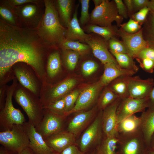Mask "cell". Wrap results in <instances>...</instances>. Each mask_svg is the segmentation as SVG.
<instances>
[{"label":"cell","mask_w":154,"mask_h":154,"mask_svg":"<svg viewBox=\"0 0 154 154\" xmlns=\"http://www.w3.org/2000/svg\"><path fill=\"white\" fill-rule=\"evenodd\" d=\"M121 99L118 98L102 111V125L105 137H117V110Z\"/></svg>","instance_id":"obj_17"},{"label":"cell","mask_w":154,"mask_h":154,"mask_svg":"<svg viewBox=\"0 0 154 154\" xmlns=\"http://www.w3.org/2000/svg\"><path fill=\"white\" fill-rule=\"evenodd\" d=\"M114 56L121 68L137 72L139 68L133 60V58L127 54L118 53L110 51Z\"/></svg>","instance_id":"obj_32"},{"label":"cell","mask_w":154,"mask_h":154,"mask_svg":"<svg viewBox=\"0 0 154 154\" xmlns=\"http://www.w3.org/2000/svg\"><path fill=\"white\" fill-rule=\"evenodd\" d=\"M79 94L78 91L76 90L63 97L65 104V117L66 114L74 107Z\"/></svg>","instance_id":"obj_39"},{"label":"cell","mask_w":154,"mask_h":154,"mask_svg":"<svg viewBox=\"0 0 154 154\" xmlns=\"http://www.w3.org/2000/svg\"><path fill=\"white\" fill-rule=\"evenodd\" d=\"M102 110L81 136L80 150L84 153L92 146L97 145L102 139Z\"/></svg>","instance_id":"obj_9"},{"label":"cell","mask_w":154,"mask_h":154,"mask_svg":"<svg viewBox=\"0 0 154 154\" xmlns=\"http://www.w3.org/2000/svg\"><path fill=\"white\" fill-rule=\"evenodd\" d=\"M75 136L72 133L64 130L53 134L44 140L50 147L58 153L74 144Z\"/></svg>","instance_id":"obj_20"},{"label":"cell","mask_w":154,"mask_h":154,"mask_svg":"<svg viewBox=\"0 0 154 154\" xmlns=\"http://www.w3.org/2000/svg\"><path fill=\"white\" fill-rule=\"evenodd\" d=\"M83 29L85 32L98 35L107 41L117 35V30L112 26L102 27L89 23L83 27Z\"/></svg>","instance_id":"obj_27"},{"label":"cell","mask_w":154,"mask_h":154,"mask_svg":"<svg viewBox=\"0 0 154 154\" xmlns=\"http://www.w3.org/2000/svg\"><path fill=\"white\" fill-rule=\"evenodd\" d=\"M50 48L44 43L36 29L14 26L0 19V85H7L15 76L12 66L19 62L27 64L42 83Z\"/></svg>","instance_id":"obj_1"},{"label":"cell","mask_w":154,"mask_h":154,"mask_svg":"<svg viewBox=\"0 0 154 154\" xmlns=\"http://www.w3.org/2000/svg\"><path fill=\"white\" fill-rule=\"evenodd\" d=\"M141 123L140 117L135 114L126 117L117 125V137L129 136L141 133Z\"/></svg>","instance_id":"obj_21"},{"label":"cell","mask_w":154,"mask_h":154,"mask_svg":"<svg viewBox=\"0 0 154 154\" xmlns=\"http://www.w3.org/2000/svg\"><path fill=\"white\" fill-rule=\"evenodd\" d=\"M123 2L127 8L128 13H132L134 10L133 0H124Z\"/></svg>","instance_id":"obj_51"},{"label":"cell","mask_w":154,"mask_h":154,"mask_svg":"<svg viewBox=\"0 0 154 154\" xmlns=\"http://www.w3.org/2000/svg\"><path fill=\"white\" fill-rule=\"evenodd\" d=\"M7 86L0 87V110L3 108L5 104Z\"/></svg>","instance_id":"obj_49"},{"label":"cell","mask_w":154,"mask_h":154,"mask_svg":"<svg viewBox=\"0 0 154 154\" xmlns=\"http://www.w3.org/2000/svg\"><path fill=\"white\" fill-rule=\"evenodd\" d=\"M118 137L119 142L117 151L119 154H147L149 149L141 133Z\"/></svg>","instance_id":"obj_11"},{"label":"cell","mask_w":154,"mask_h":154,"mask_svg":"<svg viewBox=\"0 0 154 154\" xmlns=\"http://www.w3.org/2000/svg\"><path fill=\"white\" fill-rule=\"evenodd\" d=\"M116 5L119 14L123 18L127 17L128 12L125 4L121 0H114Z\"/></svg>","instance_id":"obj_45"},{"label":"cell","mask_w":154,"mask_h":154,"mask_svg":"<svg viewBox=\"0 0 154 154\" xmlns=\"http://www.w3.org/2000/svg\"><path fill=\"white\" fill-rule=\"evenodd\" d=\"M18 83L15 77L12 84L7 85L5 104L0 110L1 131L11 129L14 125H23L26 122L23 114L20 110L15 108L13 104V93Z\"/></svg>","instance_id":"obj_4"},{"label":"cell","mask_w":154,"mask_h":154,"mask_svg":"<svg viewBox=\"0 0 154 154\" xmlns=\"http://www.w3.org/2000/svg\"><path fill=\"white\" fill-rule=\"evenodd\" d=\"M104 72L99 81L103 87L108 86L111 82L119 77L132 76L136 72L121 68L113 63H108L104 65Z\"/></svg>","instance_id":"obj_22"},{"label":"cell","mask_w":154,"mask_h":154,"mask_svg":"<svg viewBox=\"0 0 154 154\" xmlns=\"http://www.w3.org/2000/svg\"><path fill=\"white\" fill-rule=\"evenodd\" d=\"M11 69L22 86L40 97L43 84L31 66L26 63L19 62L14 64Z\"/></svg>","instance_id":"obj_7"},{"label":"cell","mask_w":154,"mask_h":154,"mask_svg":"<svg viewBox=\"0 0 154 154\" xmlns=\"http://www.w3.org/2000/svg\"><path fill=\"white\" fill-rule=\"evenodd\" d=\"M140 117L141 133L149 149L150 142L154 133V110L148 108L142 112Z\"/></svg>","instance_id":"obj_25"},{"label":"cell","mask_w":154,"mask_h":154,"mask_svg":"<svg viewBox=\"0 0 154 154\" xmlns=\"http://www.w3.org/2000/svg\"><path fill=\"white\" fill-rule=\"evenodd\" d=\"M12 7L20 27L34 29L37 28L43 15L39 4L30 3Z\"/></svg>","instance_id":"obj_8"},{"label":"cell","mask_w":154,"mask_h":154,"mask_svg":"<svg viewBox=\"0 0 154 154\" xmlns=\"http://www.w3.org/2000/svg\"><path fill=\"white\" fill-rule=\"evenodd\" d=\"M62 63L59 50H49L45 66V83L43 85L52 86L62 71Z\"/></svg>","instance_id":"obj_16"},{"label":"cell","mask_w":154,"mask_h":154,"mask_svg":"<svg viewBox=\"0 0 154 154\" xmlns=\"http://www.w3.org/2000/svg\"><path fill=\"white\" fill-rule=\"evenodd\" d=\"M81 9L80 21V24L84 27L90 22V15L89 13V0H80Z\"/></svg>","instance_id":"obj_37"},{"label":"cell","mask_w":154,"mask_h":154,"mask_svg":"<svg viewBox=\"0 0 154 154\" xmlns=\"http://www.w3.org/2000/svg\"><path fill=\"white\" fill-rule=\"evenodd\" d=\"M90 34V37L86 43L89 46L94 56L103 65L112 63L118 65L116 59L108 50V41L95 34Z\"/></svg>","instance_id":"obj_12"},{"label":"cell","mask_w":154,"mask_h":154,"mask_svg":"<svg viewBox=\"0 0 154 154\" xmlns=\"http://www.w3.org/2000/svg\"><path fill=\"white\" fill-rule=\"evenodd\" d=\"M7 154H20V153H18V154H11V153H7Z\"/></svg>","instance_id":"obj_59"},{"label":"cell","mask_w":154,"mask_h":154,"mask_svg":"<svg viewBox=\"0 0 154 154\" xmlns=\"http://www.w3.org/2000/svg\"><path fill=\"white\" fill-rule=\"evenodd\" d=\"M84 153L74 144L67 147L58 154H84Z\"/></svg>","instance_id":"obj_47"},{"label":"cell","mask_w":154,"mask_h":154,"mask_svg":"<svg viewBox=\"0 0 154 154\" xmlns=\"http://www.w3.org/2000/svg\"><path fill=\"white\" fill-rule=\"evenodd\" d=\"M149 1L148 0H133L134 10H140L147 7Z\"/></svg>","instance_id":"obj_48"},{"label":"cell","mask_w":154,"mask_h":154,"mask_svg":"<svg viewBox=\"0 0 154 154\" xmlns=\"http://www.w3.org/2000/svg\"><path fill=\"white\" fill-rule=\"evenodd\" d=\"M149 149L154 150V133L152 137L150 142Z\"/></svg>","instance_id":"obj_54"},{"label":"cell","mask_w":154,"mask_h":154,"mask_svg":"<svg viewBox=\"0 0 154 154\" xmlns=\"http://www.w3.org/2000/svg\"><path fill=\"white\" fill-rule=\"evenodd\" d=\"M62 50V60L65 66L69 70H74L78 62L80 55V54L71 50Z\"/></svg>","instance_id":"obj_35"},{"label":"cell","mask_w":154,"mask_h":154,"mask_svg":"<svg viewBox=\"0 0 154 154\" xmlns=\"http://www.w3.org/2000/svg\"><path fill=\"white\" fill-rule=\"evenodd\" d=\"M143 24L142 29L144 39L148 46L154 49V16L150 11Z\"/></svg>","instance_id":"obj_30"},{"label":"cell","mask_w":154,"mask_h":154,"mask_svg":"<svg viewBox=\"0 0 154 154\" xmlns=\"http://www.w3.org/2000/svg\"><path fill=\"white\" fill-rule=\"evenodd\" d=\"M147 7L150 9V11H154V0L149 1Z\"/></svg>","instance_id":"obj_52"},{"label":"cell","mask_w":154,"mask_h":154,"mask_svg":"<svg viewBox=\"0 0 154 154\" xmlns=\"http://www.w3.org/2000/svg\"><path fill=\"white\" fill-rule=\"evenodd\" d=\"M99 80L84 88L80 93L73 108L66 115L85 110L97 100L100 93L104 87Z\"/></svg>","instance_id":"obj_13"},{"label":"cell","mask_w":154,"mask_h":154,"mask_svg":"<svg viewBox=\"0 0 154 154\" xmlns=\"http://www.w3.org/2000/svg\"><path fill=\"white\" fill-rule=\"evenodd\" d=\"M96 110V109L94 108L76 114L69 123L67 131L72 133L75 136L79 134L94 118Z\"/></svg>","instance_id":"obj_23"},{"label":"cell","mask_w":154,"mask_h":154,"mask_svg":"<svg viewBox=\"0 0 154 154\" xmlns=\"http://www.w3.org/2000/svg\"><path fill=\"white\" fill-rule=\"evenodd\" d=\"M59 116L66 117L65 104L63 97L52 102L43 108Z\"/></svg>","instance_id":"obj_36"},{"label":"cell","mask_w":154,"mask_h":154,"mask_svg":"<svg viewBox=\"0 0 154 154\" xmlns=\"http://www.w3.org/2000/svg\"><path fill=\"white\" fill-rule=\"evenodd\" d=\"M20 154H35L33 151L29 148L27 147Z\"/></svg>","instance_id":"obj_53"},{"label":"cell","mask_w":154,"mask_h":154,"mask_svg":"<svg viewBox=\"0 0 154 154\" xmlns=\"http://www.w3.org/2000/svg\"><path fill=\"white\" fill-rule=\"evenodd\" d=\"M108 42L110 51L118 53L127 54L126 48L122 41L113 38L108 41Z\"/></svg>","instance_id":"obj_38"},{"label":"cell","mask_w":154,"mask_h":154,"mask_svg":"<svg viewBox=\"0 0 154 154\" xmlns=\"http://www.w3.org/2000/svg\"><path fill=\"white\" fill-rule=\"evenodd\" d=\"M99 67L98 63L92 60H88L83 62L81 69L83 75L85 76H89L96 72Z\"/></svg>","instance_id":"obj_40"},{"label":"cell","mask_w":154,"mask_h":154,"mask_svg":"<svg viewBox=\"0 0 154 154\" xmlns=\"http://www.w3.org/2000/svg\"><path fill=\"white\" fill-rule=\"evenodd\" d=\"M120 26L122 30L129 34L135 33L141 29L140 24L131 18L127 22L121 24Z\"/></svg>","instance_id":"obj_41"},{"label":"cell","mask_w":154,"mask_h":154,"mask_svg":"<svg viewBox=\"0 0 154 154\" xmlns=\"http://www.w3.org/2000/svg\"><path fill=\"white\" fill-rule=\"evenodd\" d=\"M129 76L119 77L110 84H111L109 87L121 99L129 97L128 82Z\"/></svg>","instance_id":"obj_29"},{"label":"cell","mask_w":154,"mask_h":154,"mask_svg":"<svg viewBox=\"0 0 154 154\" xmlns=\"http://www.w3.org/2000/svg\"><path fill=\"white\" fill-rule=\"evenodd\" d=\"M135 58H148L154 60V49L149 47H146L138 53Z\"/></svg>","instance_id":"obj_44"},{"label":"cell","mask_w":154,"mask_h":154,"mask_svg":"<svg viewBox=\"0 0 154 154\" xmlns=\"http://www.w3.org/2000/svg\"><path fill=\"white\" fill-rule=\"evenodd\" d=\"M95 5V7L99 6L102 2L103 0H93Z\"/></svg>","instance_id":"obj_55"},{"label":"cell","mask_w":154,"mask_h":154,"mask_svg":"<svg viewBox=\"0 0 154 154\" xmlns=\"http://www.w3.org/2000/svg\"><path fill=\"white\" fill-rule=\"evenodd\" d=\"M6 1L12 7L18 6L30 3L39 4L40 2V1L36 0H8Z\"/></svg>","instance_id":"obj_46"},{"label":"cell","mask_w":154,"mask_h":154,"mask_svg":"<svg viewBox=\"0 0 154 154\" xmlns=\"http://www.w3.org/2000/svg\"><path fill=\"white\" fill-rule=\"evenodd\" d=\"M29 140V147L35 154H52L54 151L46 143L42 136L29 121L23 125Z\"/></svg>","instance_id":"obj_18"},{"label":"cell","mask_w":154,"mask_h":154,"mask_svg":"<svg viewBox=\"0 0 154 154\" xmlns=\"http://www.w3.org/2000/svg\"><path fill=\"white\" fill-rule=\"evenodd\" d=\"M58 47L61 50H71L77 52L81 55L87 54L91 49L89 46L86 44L78 41L66 39L61 42Z\"/></svg>","instance_id":"obj_33"},{"label":"cell","mask_w":154,"mask_h":154,"mask_svg":"<svg viewBox=\"0 0 154 154\" xmlns=\"http://www.w3.org/2000/svg\"><path fill=\"white\" fill-rule=\"evenodd\" d=\"M117 33L121 38L127 54L133 58H135L142 49L148 47L143 37L142 28L133 34L127 33L120 28L117 31Z\"/></svg>","instance_id":"obj_15"},{"label":"cell","mask_w":154,"mask_h":154,"mask_svg":"<svg viewBox=\"0 0 154 154\" xmlns=\"http://www.w3.org/2000/svg\"><path fill=\"white\" fill-rule=\"evenodd\" d=\"M13 97L27 114L28 121L35 127L38 126L42 119L44 112L40 97L23 87L18 82Z\"/></svg>","instance_id":"obj_3"},{"label":"cell","mask_w":154,"mask_h":154,"mask_svg":"<svg viewBox=\"0 0 154 154\" xmlns=\"http://www.w3.org/2000/svg\"><path fill=\"white\" fill-rule=\"evenodd\" d=\"M150 12L154 16V11H150Z\"/></svg>","instance_id":"obj_57"},{"label":"cell","mask_w":154,"mask_h":154,"mask_svg":"<svg viewBox=\"0 0 154 154\" xmlns=\"http://www.w3.org/2000/svg\"><path fill=\"white\" fill-rule=\"evenodd\" d=\"M90 154H95V152H92V153Z\"/></svg>","instance_id":"obj_60"},{"label":"cell","mask_w":154,"mask_h":154,"mask_svg":"<svg viewBox=\"0 0 154 154\" xmlns=\"http://www.w3.org/2000/svg\"><path fill=\"white\" fill-rule=\"evenodd\" d=\"M154 86L152 78L143 79L138 76H129L128 82L129 97L141 99L147 97Z\"/></svg>","instance_id":"obj_19"},{"label":"cell","mask_w":154,"mask_h":154,"mask_svg":"<svg viewBox=\"0 0 154 154\" xmlns=\"http://www.w3.org/2000/svg\"><path fill=\"white\" fill-rule=\"evenodd\" d=\"M65 118L44 108L43 118L38 125L35 127L36 130L45 140L50 135L63 130Z\"/></svg>","instance_id":"obj_10"},{"label":"cell","mask_w":154,"mask_h":154,"mask_svg":"<svg viewBox=\"0 0 154 154\" xmlns=\"http://www.w3.org/2000/svg\"><path fill=\"white\" fill-rule=\"evenodd\" d=\"M74 1L72 0H57L55 3L61 22L66 28L72 19Z\"/></svg>","instance_id":"obj_26"},{"label":"cell","mask_w":154,"mask_h":154,"mask_svg":"<svg viewBox=\"0 0 154 154\" xmlns=\"http://www.w3.org/2000/svg\"><path fill=\"white\" fill-rule=\"evenodd\" d=\"M78 6H76L72 18L66 28L65 39L86 44L90 34L86 33L80 26L77 17Z\"/></svg>","instance_id":"obj_24"},{"label":"cell","mask_w":154,"mask_h":154,"mask_svg":"<svg viewBox=\"0 0 154 154\" xmlns=\"http://www.w3.org/2000/svg\"><path fill=\"white\" fill-rule=\"evenodd\" d=\"M115 154H119V153L117 151V152H116V153Z\"/></svg>","instance_id":"obj_58"},{"label":"cell","mask_w":154,"mask_h":154,"mask_svg":"<svg viewBox=\"0 0 154 154\" xmlns=\"http://www.w3.org/2000/svg\"><path fill=\"white\" fill-rule=\"evenodd\" d=\"M52 154H54V153H52Z\"/></svg>","instance_id":"obj_61"},{"label":"cell","mask_w":154,"mask_h":154,"mask_svg":"<svg viewBox=\"0 0 154 154\" xmlns=\"http://www.w3.org/2000/svg\"><path fill=\"white\" fill-rule=\"evenodd\" d=\"M123 18L118 14L114 1L103 0L102 3L95 7L90 14L89 23L102 27L112 26L115 21L120 26Z\"/></svg>","instance_id":"obj_6"},{"label":"cell","mask_w":154,"mask_h":154,"mask_svg":"<svg viewBox=\"0 0 154 154\" xmlns=\"http://www.w3.org/2000/svg\"><path fill=\"white\" fill-rule=\"evenodd\" d=\"M0 15L1 19L7 23L14 26L20 27L12 7L6 0L3 1L0 4Z\"/></svg>","instance_id":"obj_31"},{"label":"cell","mask_w":154,"mask_h":154,"mask_svg":"<svg viewBox=\"0 0 154 154\" xmlns=\"http://www.w3.org/2000/svg\"><path fill=\"white\" fill-rule=\"evenodd\" d=\"M147 98L148 104V108L154 110V86L151 90Z\"/></svg>","instance_id":"obj_50"},{"label":"cell","mask_w":154,"mask_h":154,"mask_svg":"<svg viewBox=\"0 0 154 154\" xmlns=\"http://www.w3.org/2000/svg\"><path fill=\"white\" fill-rule=\"evenodd\" d=\"M140 67L147 72L152 73L154 71V60L148 58L136 59Z\"/></svg>","instance_id":"obj_42"},{"label":"cell","mask_w":154,"mask_h":154,"mask_svg":"<svg viewBox=\"0 0 154 154\" xmlns=\"http://www.w3.org/2000/svg\"><path fill=\"white\" fill-rule=\"evenodd\" d=\"M0 143L7 153L18 154L29 147V140L23 125H14L0 132Z\"/></svg>","instance_id":"obj_5"},{"label":"cell","mask_w":154,"mask_h":154,"mask_svg":"<svg viewBox=\"0 0 154 154\" xmlns=\"http://www.w3.org/2000/svg\"><path fill=\"white\" fill-rule=\"evenodd\" d=\"M119 142V139L117 137H104L97 145L95 154H115Z\"/></svg>","instance_id":"obj_28"},{"label":"cell","mask_w":154,"mask_h":154,"mask_svg":"<svg viewBox=\"0 0 154 154\" xmlns=\"http://www.w3.org/2000/svg\"><path fill=\"white\" fill-rule=\"evenodd\" d=\"M44 2V13L36 30L48 47L57 48L65 39L66 28L61 22L54 1L45 0Z\"/></svg>","instance_id":"obj_2"},{"label":"cell","mask_w":154,"mask_h":154,"mask_svg":"<svg viewBox=\"0 0 154 154\" xmlns=\"http://www.w3.org/2000/svg\"><path fill=\"white\" fill-rule=\"evenodd\" d=\"M149 11V9L147 7H146L132 15L131 19L138 22L139 24L143 23Z\"/></svg>","instance_id":"obj_43"},{"label":"cell","mask_w":154,"mask_h":154,"mask_svg":"<svg viewBox=\"0 0 154 154\" xmlns=\"http://www.w3.org/2000/svg\"><path fill=\"white\" fill-rule=\"evenodd\" d=\"M147 154H154V150L149 149L147 152Z\"/></svg>","instance_id":"obj_56"},{"label":"cell","mask_w":154,"mask_h":154,"mask_svg":"<svg viewBox=\"0 0 154 154\" xmlns=\"http://www.w3.org/2000/svg\"><path fill=\"white\" fill-rule=\"evenodd\" d=\"M148 107L147 97L141 99L128 97L121 99L117 110V124L130 116L143 112Z\"/></svg>","instance_id":"obj_14"},{"label":"cell","mask_w":154,"mask_h":154,"mask_svg":"<svg viewBox=\"0 0 154 154\" xmlns=\"http://www.w3.org/2000/svg\"><path fill=\"white\" fill-rule=\"evenodd\" d=\"M118 98L109 87H106L98 100V107L101 110H103Z\"/></svg>","instance_id":"obj_34"}]
</instances>
